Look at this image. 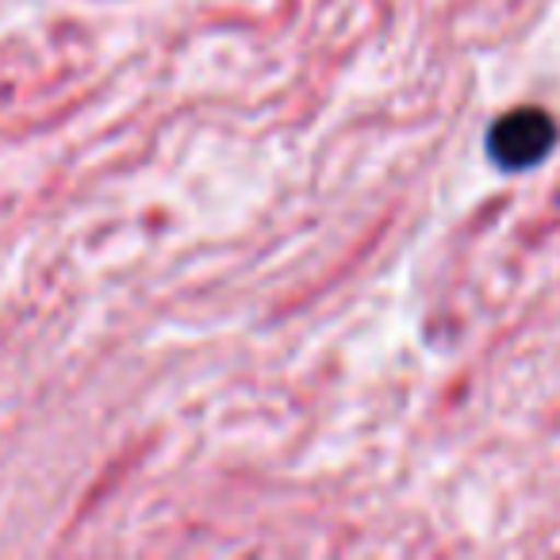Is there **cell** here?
Listing matches in <instances>:
<instances>
[{
	"mask_svg": "<svg viewBox=\"0 0 560 560\" xmlns=\"http://www.w3.org/2000/svg\"><path fill=\"white\" fill-rule=\"evenodd\" d=\"M560 131L545 108H511L488 127V158L503 173H522L541 165L552 154Z\"/></svg>",
	"mask_w": 560,
	"mask_h": 560,
	"instance_id": "6da1fadb",
	"label": "cell"
}]
</instances>
